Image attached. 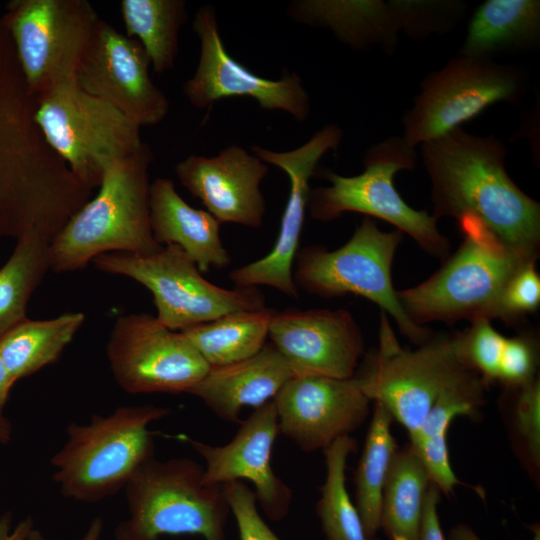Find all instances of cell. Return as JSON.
<instances>
[{
  "label": "cell",
  "mask_w": 540,
  "mask_h": 540,
  "mask_svg": "<svg viewBox=\"0 0 540 540\" xmlns=\"http://www.w3.org/2000/svg\"><path fill=\"white\" fill-rule=\"evenodd\" d=\"M421 152L437 220L473 218L512 251L537 260L540 204L508 175L500 139L459 127L422 144Z\"/></svg>",
  "instance_id": "obj_1"
},
{
  "label": "cell",
  "mask_w": 540,
  "mask_h": 540,
  "mask_svg": "<svg viewBox=\"0 0 540 540\" xmlns=\"http://www.w3.org/2000/svg\"><path fill=\"white\" fill-rule=\"evenodd\" d=\"M152 160V150L144 143L135 154L105 170L98 193L50 243L51 270L71 272L84 268L102 254H149L161 248L150 225Z\"/></svg>",
  "instance_id": "obj_2"
},
{
  "label": "cell",
  "mask_w": 540,
  "mask_h": 540,
  "mask_svg": "<svg viewBox=\"0 0 540 540\" xmlns=\"http://www.w3.org/2000/svg\"><path fill=\"white\" fill-rule=\"evenodd\" d=\"M169 412L153 404L120 406L108 415H93L86 424H69L66 442L51 459L61 493L95 503L125 487L153 458L148 426Z\"/></svg>",
  "instance_id": "obj_3"
},
{
  "label": "cell",
  "mask_w": 540,
  "mask_h": 540,
  "mask_svg": "<svg viewBox=\"0 0 540 540\" xmlns=\"http://www.w3.org/2000/svg\"><path fill=\"white\" fill-rule=\"evenodd\" d=\"M463 241L424 282L397 291L401 306L418 326L494 319L500 294L526 258L497 240L477 220H459Z\"/></svg>",
  "instance_id": "obj_4"
},
{
  "label": "cell",
  "mask_w": 540,
  "mask_h": 540,
  "mask_svg": "<svg viewBox=\"0 0 540 540\" xmlns=\"http://www.w3.org/2000/svg\"><path fill=\"white\" fill-rule=\"evenodd\" d=\"M203 466L181 457L145 462L125 486L129 516L116 540H159L163 535H199L225 540L229 506L223 486L202 481Z\"/></svg>",
  "instance_id": "obj_5"
},
{
  "label": "cell",
  "mask_w": 540,
  "mask_h": 540,
  "mask_svg": "<svg viewBox=\"0 0 540 540\" xmlns=\"http://www.w3.org/2000/svg\"><path fill=\"white\" fill-rule=\"evenodd\" d=\"M403 236L397 229L384 232L370 217H364L338 249L315 245L298 250L293 264L294 284L298 291L323 298L362 296L390 316L411 342L421 345L431 337L429 331L408 317L392 282L393 259Z\"/></svg>",
  "instance_id": "obj_6"
},
{
  "label": "cell",
  "mask_w": 540,
  "mask_h": 540,
  "mask_svg": "<svg viewBox=\"0 0 540 540\" xmlns=\"http://www.w3.org/2000/svg\"><path fill=\"white\" fill-rule=\"evenodd\" d=\"M415 148L402 136H393L370 146L364 156V171L355 176L324 170L329 186L310 190L307 210L320 222H330L346 212H357L392 224L408 234L427 253L446 259L448 238L437 227V219L427 211L409 206L394 185L401 170L416 164Z\"/></svg>",
  "instance_id": "obj_7"
},
{
  "label": "cell",
  "mask_w": 540,
  "mask_h": 540,
  "mask_svg": "<svg viewBox=\"0 0 540 540\" xmlns=\"http://www.w3.org/2000/svg\"><path fill=\"white\" fill-rule=\"evenodd\" d=\"M34 118L47 144L92 191L107 168L144 145L141 127L76 81L37 97Z\"/></svg>",
  "instance_id": "obj_8"
},
{
  "label": "cell",
  "mask_w": 540,
  "mask_h": 540,
  "mask_svg": "<svg viewBox=\"0 0 540 540\" xmlns=\"http://www.w3.org/2000/svg\"><path fill=\"white\" fill-rule=\"evenodd\" d=\"M469 371L473 370L460 356L456 334L430 337L407 350L381 312L378 348L356 375L371 401L381 403L411 436L438 396Z\"/></svg>",
  "instance_id": "obj_9"
},
{
  "label": "cell",
  "mask_w": 540,
  "mask_h": 540,
  "mask_svg": "<svg viewBox=\"0 0 540 540\" xmlns=\"http://www.w3.org/2000/svg\"><path fill=\"white\" fill-rule=\"evenodd\" d=\"M100 271L131 278L153 295L156 318L173 331L215 320L228 313L266 307L257 287H219L202 275L177 245L149 254L112 252L95 257Z\"/></svg>",
  "instance_id": "obj_10"
},
{
  "label": "cell",
  "mask_w": 540,
  "mask_h": 540,
  "mask_svg": "<svg viewBox=\"0 0 540 540\" xmlns=\"http://www.w3.org/2000/svg\"><path fill=\"white\" fill-rule=\"evenodd\" d=\"M525 88L526 76L515 66L458 55L422 80L403 116L402 138L415 148L461 127L493 104L519 101Z\"/></svg>",
  "instance_id": "obj_11"
},
{
  "label": "cell",
  "mask_w": 540,
  "mask_h": 540,
  "mask_svg": "<svg viewBox=\"0 0 540 540\" xmlns=\"http://www.w3.org/2000/svg\"><path fill=\"white\" fill-rule=\"evenodd\" d=\"M99 19L87 0H20L11 4L2 22L35 99L76 81Z\"/></svg>",
  "instance_id": "obj_12"
},
{
  "label": "cell",
  "mask_w": 540,
  "mask_h": 540,
  "mask_svg": "<svg viewBox=\"0 0 540 540\" xmlns=\"http://www.w3.org/2000/svg\"><path fill=\"white\" fill-rule=\"evenodd\" d=\"M106 354L116 382L131 394L189 393L210 368L181 331L147 313L119 316Z\"/></svg>",
  "instance_id": "obj_13"
},
{
  "label": "cell",
  "mask_w": 540,
  "mask_h": 540,
  "mask_svg": "<svg viewBox=\"0 0 540 540\" xmlns=\"http://www.w3.org/2000/svg\"><path fill=\"white\" fill-rule=\"evenodd\" d=\"M192 27L200 41V56L194 74L182 89L193 107L209 110L225 98L250 97L261 109L283 111L298 122L307 120L310 97L297 73L286 72L273 80L235 60L225 48L212 5L201 6L196 11Z\"/></svg>",
  "instance_id": "obj_14"
},
{
  "label": "cell",
  "mask_w": 540,
  "mask_h": 540,
  "mask_svg": "<svg viewBox=\"0 0 540 540\" xmlns=\"http://www.w3.org/2000/svg\"><path fill=\"white\" fill-rule=\"evenodd\" d=\"M342 140V129L335 123H329L292 150L279 152L260 146L251 148V152L266 164L284 171L289 178L290 190L272 250L263 258L232 270L229 279L235 287L264 285L293 298L299 296L293 281V264L307 211L310 179L321 158L336 150Z\"/></svg>",
  "instance_id": "obj_15"
},
{
  "label": "cell",
  "mask_w": 540,
  "mask_h": 540,
  "mask_svg": "<svg viewBox=\"0 0 540 540\" xmlns=\"http://www.w3.org/2000/svg\"><path fill=\"white\" fill-rule=\"evenodd\" d=\"M151 62L138 40L99 19L76 72L86 93L110 104L139 127L160 123L169 101L150 76Z\"/></svg>",
  "instance_id": "obj_16"
},
{
  "label": "cell",
  "mask_w": 540,
  "mask_h": 540,
  "mask_svg": "<svg viewBox=\"0 0 540 540\" xmlns=\"http://www.w3.org/2000/svg\"><path fill=\"white\" fill-rule=\"evenodd\" d=\"M371 402L356 374L295 375L273 398L279 432L305 452L323 451L350 436L370 415Z\"/></svg>",
  "instance_id": "obj_17"
},
{
  "label": "cell",
  "mask_w": 540,
  "mask_h": 540,
  "mask_svg": "<svg viewBox=\"0 0 540 540\" xmlns=\"http://www.w3.org/2000/svg\"><path fill=\"white\" fill-rule=\"evenodd\" d=\"M230 442L210 445L182 435L204 460L202 481L208 486H222L232 481H249L257 504L272 521H281L289 512L292 490L275 473L272 451L279 427L273 400L254 409Z\"/></svg>",
  "instance_id": "obj_18"
},
{
  "label": "cell",
  "mask_w": 540,
  "mask_h": 540,
  "mask_svg": "<svg viewBox=\"0 0 540 540\" xmlns=\"http://www.w3.org/2000/svg\"><path fill=\"white\" fill-rule=\"evenodd\" d=\"M268 336L295 375L352 378L365 350L361 330L345 309L275 311Z\"/></svg>",
  "instance_id": "obj_19"
},
{
  "label": "cell",
  "mask_w": 540,
  "mask_h": 540,
  "mask_svg": "<svg viewBox=\"0 0 540 540\" xmlns=\"http://www.w3.org/2000/svg\"><path fill=\"white\" fill-rule=\"evenodd\" d=\"M268 170V164L237 144L211 157L189 155L175 166L180 183L220 223L255 229L266 213L260 184Z\"/></svg>",
  "instance_id": "obj_20"
},
{
  "label": "cell",
  "mask_w": 540,
  "mask_h": 540,
  "mask_svg": "<svg viewBox=\"0 0 540 540\" xmlns=\"http://www.w3.org/2000/svg\"><path fill=\"white\" fill-rule=\"evenodd\" d=\"M293 376L288 361L272 343H266L248 359L210 367L189 394L198 397L220 419L240 423L243 408L256 409L273 400Z\"/></svg>",
  "instance_id": "obj_21"
},
{
  "label": "cell",
  "mask_w": 540,
  "mask_h": 540,
  "mask_svg": "<svg viewBox=\"0 0 540 540\" xmlns=\"http://www.w3.org/2000/svg\"><path fill=\"white\" fill-rule=\"evenodd\" d=\"M150 225L159 245L179 246L199 271L222 269L231 258L220 236V222L208 211L190 206L168 178L158 177L149 189Z\"/></svg>",
  "instance_id": "obj_22"
},
{
  "label": "cell",
  "mask_w": 540,
  "mask_h": 540,
  "mask_svg": "<svg viewBox=\"0 0 540 540\" xmlns=\"http://www.w3.org/2000/svg\"><path fill=\"white\" fill-rule=\"evenodd\" d=\"M286 11L293 21L329 30L357 50L378 46L392 53L401 31L391 0H294Z\"/></svg>",
  "instance_id": "obj_23"
},
{
  "label": "cell",
  "mask_w": 540,
  "mask_h": 540,
  "mask_svg": "<svg viewBox=\"0 0 540 540\" xmlns=\"http://www.w3.org/2000/svg\"><path fill=\"white\" fill-rule=\"evenodd\" d=\"M486 385L480 376L469 371L446 388L436 399L409 443L425 465L432 483L445 495L460 484L449 457L447 436L454 418L475 419L484 403Z\"/></svg>",
  "instance_id": "obj_24"
},
{
  "label": "cell",
  "mask_w": 540,
  "mask_h": 540,
  "mask_svg": "<svg viewBox=\"0 0 540 540\" xmlns=\"http://www.w3.org/2000/svg\"><path fill=\"white\" fill-rule=\"evenodd\" d=\"M456 339L460 356L483 383L514 389L534 381L539 365L538 344L534 337L521 334L506 337L488 319H478Z\"/></svg>",
  "instance_id": "obj_25"
},
{
  "label": "cell",
  "mask_w": 540,
  "mask_h": 540,
  "mask_svg": "<svg viewBox=\"0 0 540 540\" xmlns=\"http://www.w3.org/2000/svg\"><path fill=\"white\" fill-rule=\"evenodd\" d=\"M539 39V0H486L471 17L459 55L493 59L535 47Z\"/></svg>",
  "instance_id": "obj_26"
},
{
  "label": "cell",
  "mask_w": 540,
  "mask_h": 540,
  "mask_svg": "<svg viewBox=\"0 0 540 540\" xmlns=\"http://www.w3.org/2000/svg\"><path fill=\"white\" fill-rule=\"evenodd\" d=\"M432 481L410 443L399 447L383 488L380 529L388 540H419Z\"/></svg>",
  "instance_id": "obj_27"
},
{
  "label": "cell",
  "mask_w": 540,
  "mask_h": 540,
  "mask_svg": "<svg viewBox=\"0 0 540 540\" xmlns=\"http://www.w3.org/2000/svg\"><path fill=\"white\" fill-rule=\"evenodd\" d=\"M85 316L69 312L46 320L23 319L0 336V357L17 381L55 362Z\"/></svg>",
  "instance_id": "obj_28"
},
{
  "label": "cell",
  "mask_w": 540,
  "mask_h": 540,
  "mask_svg": "<svg viewBox=\"0 0 540 540\" xmlns=\"http://www.w3.org/2000/svg\"><path fill=\"white\" fill-rule=\"evenodd\" d=\"M275 310L237 311L181 331L210 367L248 359L266 344Z\"/></svg>",
  "instance_id": "obj_29"
},
{
  "label": "cell",
  "mask_w": 540,
  "mask_h": 540,
  "mask_svg": "<svg viewBox=\"0 0 540 540\" xmlns=\"http://www.w3.org/2000/svg\"><path fill=\"white\" fill-rule=\"evenodd\" d=\"M390 412L374 402L362 453L354 474L355 506L366 532L377 537L380 530L381 500L388 472L399 446L392 434Z\"/></svg>",
  "instance_id": "obj_30"
},
{
  "label": "cell",
  "mask_w": 540,
  "mask_h": 540,
  "mask_svg": "<svg viewBox=\"0 0 540 540\" xmlns=\"http://www.w3.org/2000/svg\"><path fill=\"white\" fill-rule=\"evenodd\" d=\"M120 11L126 36L144 48L158 74L174 67L179 32L187 20L184 0H122Z\"/></svg>",
  "instance_id": "obj_31"
},
{
  "label": "cell",
  "mask_w": 540,
  "mask_h": 540,
  "mask_svg": "<svg viewBox=\"0 0 540 540\" xmlns=\"http://www.w3.org/2000/svg\"><path fill=\"white\" fill-rule=\"evenodd\" d=\"M357 448L356 440L345 436L323 450L326 473L316 503V514L324 540H380L366 532L347 490V459Z\"/></svg>",
  "instance_id": "obj_32"
},
{
  "label": "cell",
  "mask_w": 540,
  "mask_h": 540,
  "mask_svg": "<svg viewBox=\"0 0 540 540\" xmlns=\"http://www.w3.org/2000/svg\"><path fill=\"white\" fill-rule=\"evenodd\" d=\"M49 248L50 241L39 232H27L0 269V336L25 319L30 294L51 269Z\"/></svg>",
  "instance_id": "obj_33"
},
{
  "label": "cell",
  "mask_w": 540,
  "mask_h": 540,
  "mask_svg": "<svg viewBox=\"0 0 540 540\" xmlns=\"http://www.w3.org/2000/svg\"><path fill=\"white\" fill-rule=\"evenodd\" d=\"M505 422L513 450L530 477L540 474V382L505 389Z\"/></svg>",
  "instance_id": "obj_34"
},
{
  "label": "cell",
  "mask_w": 540,
  "mask_h": 540,
  "mask_svg": "<svg viewBox=\"0 0 540 540\" xmlns=\"http://www.w3.org/2000/svg\"><path fill=\"white\" fill-rule=\"evenodd\" d=\"M401 31L415 39L449 30L463 13L461 1L391 0Z\"/></svg>",
  "instance_id": "obj_35"
},
{
  "label": "cell",
  "mask_w": 540,
  "mask_h": 540,
  "mask_svg": "<svg viewBox=\"0 0 540 540\" xmlns=\"http://www.w3.org/2000/svg\"><path fill=\"white\" fill-rule=\"evenodd\" d=\"M540 304V277L536 261L523 264L503 288L494 318L513 322L535 312Z\"/></svg>",
  "instance_id": "obj_36"
},
{
  "label": "cell",
  "mask_w": 540,
  "mask_h": 540,
  "mask_svg": "<svg viewBox=\"0 0 540 540\" xmlns=\"http://www.w3.org/2000/svg\"><path fill=\"white\" fill-rule=\"evenodd\" d=\"M222 486L237 524L239 540H280L261 517L252 489L243 481H232Z\"/></svg>",
  "instance_id": "obj_37"
},
{
  "label": "cell",
  "mask_w": 540,
  "mask_h": 540,
  "mask_svg": "<svg viewBox=\"0 0 540 540\" xmlns=\"http://www.w3.org/2000/svg\"><path fill=\"white\" fill-rule=\"evenodd\" d=\"M440 499L441 492L431 483L426 494L419 540H446L438 515Z\"/></svg>",
  "instance_id": "obj_38"
},
{
  "label": "cell",
  "mask_w": 540,
  "mask_h": 540,
  "mask_svg": "<svg viewBox=\"0 0 540 540\" xmlns=\"http://www.w3.org/2000/svg\"><path fill=\"white\" fill-rule=\"evenodd\" d=\"M32 529L33 520L30 517L13 525L10 512L0 516V540H26Z\"/></svg>",
  "instance_id": "obj_39"
},
{
  "label": "cell",
  "mask_w": 540,
  "mask_h": 540,
  "mask_svg": "<svg viewBox=\"0 0 540 540\" xmlns=\"http://www.w3.org/2000/svg\"><path fill=\"white\" fill-rule=\"evenodd\" d=\"M533 532L531 540H540V527L538 524L530 526ZM449 540H482L467 524L460 523L454 526L449 533Z\"/></svg>",
  "instance_id": "obj_40"
},
{
  "label": "cell",
  "mask_w": 540,
  "mask_h": 540,
  "mask_svg": "<svg viewBox=\"0 0 540 540\" xmlns=\"http://www.w3.org/2000/svg\"><path fill=\"white\" fill-rule=\"evenodd\" d=\"M103 531V520L100 517L94 518L81 540H100ZM26 540H46L44 535L36 529H32Z\"/></svg>",
  "instance_id": "obj_41"
},
{
  "label": "cell",
  "mask_w": 540,
  "mask_h": 540,
  "mask_svg": "<svg viewBox=\"0 0 540 540\" xmlns=\"http://www.w3.org/2000/svg\"><path fill=\"white\" fill-rule=\"evenodd\" d=\"M14 383V378L11 376L0 357V415H3L4 406Z\"/></svg>",
  "instance_id": "obj_42"
},
{
  "label": "cell",
  "mask_w": 540,
  "mask_h": 540,
  "mask_svg": "<svg viewBox=\"0 0 540 540\" xmlns=\"http://www.w3.org/2000/svg\"><path fill=\"white\" fill-rule=\"evenodd\" d=\"M11 437V422L4 415H0V443H6L10 441Z\"/></svg>",
  "instance_id": "obj_43"
}]
</instances>
